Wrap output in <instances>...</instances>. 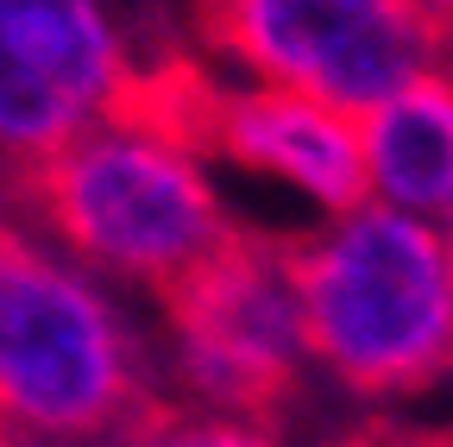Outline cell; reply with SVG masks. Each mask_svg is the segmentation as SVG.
<instances>
[{
  "label": "cell",
  "instance_id": "6da1fadb",
  "mask_svg": "<svg viewBox=\"0 0 453 447\" xmlns=\"http://www.w3.org/2000/svg\"><path fill=\"white\" fill-rule=\"evenodd\" d=\"M296 297L303 353L365 404L453 378V297L441 234L396 208H353L340 227L271 234Z\"/></svg>",
  "mask_w": 453,
  "mask_h": 447
},
{
  "label": "cell",
  "instance_id": "7a4b0ae2",
  "mask_svg": "<svg viewBox=\"0 0 453 447\" xmlns=\"http://www.w3.org/2000/svg\"><path fill=\"white\" fill-rule=\"evenodd\" d=\"M151 397L120 309L0 220V428L26 447H101Z\"/></svg>",
  "mask_w": 453,
  "mask_h": 447
},
{
  "label": "cell",
  "instance_id": "3957f363",
  "mask_svg": "<svg viewBox=\"0 0 453 447\" xmlns=\"http://www.w3.org/2000/svg\"><path fill=\"white\" fill-rule=\"evenodd\" d=\"M0 202L64 240L82 265L145 284L151 297L234 234V214L183 151L113 127H82L57 151L0 171Z\"/></svg>",
  "mask_w": 453,
  "mask_h": 447
},
{
  "label": "cell",
  "instance_id": "277c9868",
  "mask_svg": "<svg viewBox=\"0 0 453 447\" xmlns=\"http://www.w3.org/2000/svg\"><path fill=\"white\" fill-rule=\"evenodd\" d=\"M170 372L240 422H283L303 404V328L271 234L240 227L157 290Z\"/></svg>",
  "mask_w": 453,
  "mask_h": 447
},
{
  "label": "cell",
  "instance_id": "5b68a950",
  "mask_svg": "<svg viewBox=\"0 0 453 447\" xmlns=\"http://www.w3.org/2000/svg\"><path fill=\"white\" fill-rule=\"evenodd\" d=\"M196 32L214 58L353 120L410 76L453 70V44L416 0H196Z\"/></svg>",
  "mask_w": 453,
  "mask_h": 447
},
{
  "label": "cell",
  "instance_id": "8992f818",
  "mask_svg": "<svg viewBox=\"0 0 453 447\" xmlns=\"http://www.w3.org/2000/svg\"><path fill=\"white\" fill-rule=\"evenodd\" d=\"M120 64L107 0H0V171L76 139Z\"/></svg>",
  "mask_w": 453,
  "mask_h": 447
},
{
  "label": "cell",
  "instance_id": "52a82bcc",
  "mask_svg": "<svg viewBox=\"0 0 453 447\" xmlns=\"http://www.w3.org/2000/svg\"><path fill=\"white\" fill-rule=\"evenodd\" d=\"M208 158L246 164V171L283 177L303 196H315L334 214L365 208V139L359 120L340 114V107L296 95V89H214L208 120H202V145Z\"/></svg>",
  "mask_w": 453,
  "mask_h": 447
},
{
  "label": "cell",
  "instance_id": "ba28073f",
  "mask_svg": "<svg viewBox=\"0 0 453 447\" xmlns=\"http://www.w3.org/2000/svg\"><path fill=\"white\" fill-rule=\"evenodd\" d=\"M365 177L372 189L403 208H453V70H422L359 114Z\"/></svg>",
  "mask_w": 453,
  "mask_h": 447
},
{
  "label": "cell",
  "instance_id": "9c48e42d",
  "mask_svg": "<svg viewBox=\"0 0 453 447\" xmlns=\"http://www.w3.org/2000/svg\"><path fill=\"white\" fill-rule=\"evenodd\" d=\"M101 447H283L271 428L240 422V416H220V410H183L170 397H151L113 441Z\"/></svg>",
  "mask_w": 453,
  "mask_h": 447
},
{
  "label": "cell",
  "instance_id": "30bf717a",
  "mask_svg": "<svg viewBox=\"0 0 453 447\" xmlns=\"http://www.w3.org/2000/svg\"><path fill=\"white\" fill-rule=\"evenodd\" d=\"M321 447H453V428H422V422L372 416V422H353V428L327 435Z\"/></svg>",
  "mask_w": 453,
  "mask_h": 447
},
{
  "label": "cell",
  "instance_id": "8fae6325",
  "mask_svg": "<svg viewBox=\"0 0 453 447\" xmlns=\"http://www.w3.org/2000/svg\"><path fill=\"white\" fill-rule=\"evenodd\" d=\"M416 7H422V13H428V19L441 26V38L453 44V0H416Z\"/></svg>",
  "mask_w": 453,
  "mask_h": 447
},
{
  "label": "cell",
  "instance_id": "7c38bea8",
  "mask_svg": "<svg viewBox=\"0 0 453 447\" xmlns=\"http://www.w3.org/2000/svg\"><path fill=\"white\" fill-rule=\"evenodd\" d=\"M441 258H447V297H453V208H447V240H441Z\"/></svg>",
  "mask_w": 453,
  "mask_h": 447
},
{
  "label": "cell",
  "instance_id": "4fadbf2b",
  "mask_svg": "<svg viewBox=\"0 0 453 447\" xmlns=\"http://www.w3.org/2000/svg\"><path fill=\"white\" fill-rule=\"evenodd\" d=\"M0 447H26V441H19V435H13V428H0Z\"/></svg>",
  "mask_w": 453,
  "mask_h": 447
}]
</instances>
